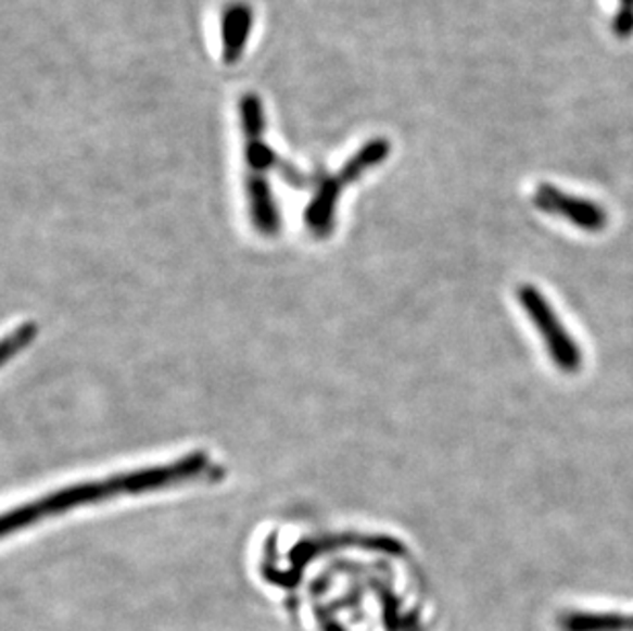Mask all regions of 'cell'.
I'll return each instance as SVG.
<instances>
[{"mask_svg": "<svg viewBox=\"0 0 633 631\" xmlns=\"http://www.w3.org/2000/svg\"><path fill=\"white\" fill-rule=\"evenodd\" d=\"M390 156V142L385 138H376L369 140L367 144L359 148L346 164L341 166V171L337 175H326L320 180V185L316 187V193L309 201L308 210L304 214V222L308 226L309 232L318 238L332 232L334 228V214H337V205L344 189L362 179L363 175L383 163Z\"/></svg>", "mask_w": 633, "mask_h": 631, "instance_id": "2", "label": "cell"}, {"mask_svg": "<svg viewBox=\"0 0 633 631\" xmlns=\"http://www.w3.org/2000/svg\"><path fill=\"white\" fill-rule=\"evenodd\" d=\"M561 631H633V615L617 611H568L560 617Z\"/></svg>", "mask_w": 633, "mask_h": 631, "instance_id": "6", "label": "cell"}, {"mask_svg": "<svg viewBox=\"0 0 633 631\" xmlns=\"http://www.w3.org/2000/svg\"><path fill=\"white\" fill-rule=\"evenodd\" d=\"M517 300L526 310L531 325L540 332L549 359L564 374H579L582 367V351L580 344L572 339L568 328L564 326L560 316L554 312L547 298L533 283H521L517 289Z\"/></svg>", "mask_w": 633, "mask_h": 631, "instance_id": "3", "label": "cell"}, {"mask_svg": "<svg viewBox=\"0 0 633 631\" xmlns=\"http://www.w3.org/2000/svg\"><path fill=\"white\" fill-rule=\"evenodd\" d=\"M533 203L537 210L549 216L564 217L566 222H570L584 232H600L609 224L607 212L595 201L568 195L554 185H540L533 195Z\"/></svg>", "mask_w": 633, "mask_h": 631, "instance_id": "4", "label": "cell"}, {"mask_svg": "<svg viewBox=\"0 0 633 631\" xmlns=\"http://www.w3.org/2000/svg\"><path fill=\"white\" fill-rule=\"evenodd\" d=\"M210 469H212V464H210L207 455L189 453L187 457H181V459L166 464V466L134 469V471H124V474L111 476V478L99 480V482L62 488L48 496H41L36 503H27V505L18 506L17 510L7 513L4 521H2V531H4V535H11V533L25 531L31 525L52 519V517H58V515L78 508V506L105 503V501H111L115 496H124V494H142V492H152V490L179 487L185 482L198 480L201 476H205Z\"/></svg>", "mask_w": 633, "mask_h": 631, "instance_id": "1", "label": "cell"}, {"mask_svg": "<svg viewBox=\"0 0 633 631\" xmlns=\"http://www.w3.org/2000/svg\"><path fill=\"white\" fill-rule=\"evenodd\" d=\"M616 34L628 37L633 34V0H621V11L616 17Z\"/></svg>", "mask_w": 633, "mask_h": 631, "instance_id": "7", "label": "cell"}, {"mask_svg": "<svg viewBox=\"0 0 633 631\" xmlns=\"http://www.w3.org/2000/svg\"><path fill=\"white\" fill-rule=\"evenodd\" d=\"M253 7L244 0H235L226 4L221 13V60L228 66H235L246 50L249 36L253 29Z\"/></svg>", "mask_w": 633, "mask_h": 631, "instance_id": "5", "label": "cell"}]
</instances>
